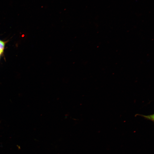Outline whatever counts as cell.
Wrapping results in <instances>:
<instances>
[{
  "mask_svg": "<svg viewBox=\"0 0 154 154\" xmlns=\"http://www.w3.org/2000/svg\"><path fill=\"white\" fill-rule=\"evenodd\" d=\"M137 115L140 116H141L143 117H144L145 119H146L147 120H149L152 121L153 122L154 121V115L153 114L147 116L144 115L140 114H137L135 115V116Z\"/></svg>",
  "mask_w": 154,
  "mask_h": 154,
  "instance_id": "1",
  "label": "cell"
},
{
  "mask_svg": "<svg viewBox=\"0 0 154 154\" xmlns=\"http://www.w3.org/2000/svg\"><path fill=\"white\" fill-rule=\"evenodd\" d=\"M4 45L5 44L4 42L0 40V56L3 52Z\"/></svg>",
  "mask_w": 154,
  "mask_h": 154,
  "instance_id": "2",
  "label": "cell"
}]
</instances>
